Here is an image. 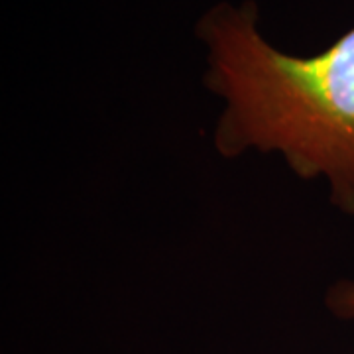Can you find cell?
Returning <instances> with one entry per match:
<instances>
[{
    "label": "cell",
    "instance_id": "cell-1",
    "mask_svg": "<svg viewBox=\"0 0 354 354\" xmlns=\"http://www.w3.org/2000/svg\"><path fill=\"white\" fill-rule=\"evenodd\" d=\"M197 36L207 46L203 81L225 102L216 153L278 152L299 179L325 177L333 207L354 216V26L327 50L297 57L266 41L248 0L216 4Z\"/></svg>",
    "mask_w": 354,
    "mask_h": 354
},
{
    "label": "cell",
    "instance_id": "cell-2",
    "mask_svg": "<svg viewBox=\"0 0 354 354\" xmlns=\"http://www.w3.org/2000/svg\"><path fill=\"white\" fill-rule=\"evenodd\" d=\"M325 305L337 319L354 321V281H337L325 293Z\"/></svg>",
    "mask_w": 354,
    "mask_h": 354
}]
</instances>
